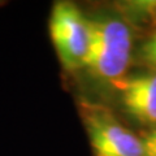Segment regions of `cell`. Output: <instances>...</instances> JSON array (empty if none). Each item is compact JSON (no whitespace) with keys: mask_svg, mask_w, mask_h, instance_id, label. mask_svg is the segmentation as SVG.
<instances>
[{"mask_svg":"<svg viewBox=\"0 0 156 156\" xmlns=\"http://www.w3.org/2000/svg\"><path fill=\"white\" fill-rule=\"evenodd\" d=\"M131 31L115 16L90 20V47L85 69L98 81L113 86L126 77L131 61Z\"/></svg>","mask_w":156,"mask_h":156,"instance_id":"1","label":"cell"},{"mask_svg":"<svg viewBox=\"0 0 156 156\" xmlns=\"http://www.w3.org/2000/svg\"><path fill=\"white\" fill-rule=\"evenodd\" d=\"M80 111L95 156H144L140 136L125 128L109 109L82 101Z\"/></svg>","mask_w":156,"mask_h":156,"instance_id":"2","label":"cell"},{"mask_svg":"<svg viewBox=\"0 0 156 156\" xmlns=\"http://www.w3.org/2000/svg\"><path fill=\"white\" fill-rule=\"evenodd\" d=\"M50 33L61 65L66 70L85 68L90 47V20L74 4L60 2L53 5Z\"/></svg>","mask_w":156,"mask_h":156,"instance_id":"3","label":"cell"},{"mask_svg":"<svg viewBox=\"0 0 156 156\" xmlns=\"http://www.w3.org/2000/svg\"><path fill=\"white\" fill-rule=\"evenodd\" d=\"M113 87L125 111L138 122L156 128V72L125 77Z\"/></svg>","mask_w":156,"mask_h":156,"instance_id":"4","label":"cell"},{"mask_svg":"<svg viewBox=\"0 0 156 156\" xmlns=\"http://www.w3.org/2000/svg\"><path fill=\"white\" fill-rule=\"evenodd\" d=\"M140 57L147 62L148 65L156 69V30L146 39V42L140 46Z\"/></svg>","mask_w":156,"mask_h":156,"instance_id":"5","label":"cell"},{"mask_svg":"<svg viewBox=\"0 0 156 156\" xmlns=\"http://www.w3.org/2000/svg\"><path fill=\"white\" fill-rule=\"evenodd\" d=\"M140 140H142L144 147L156 150V128H151L148 131H144L140 134Z\"/></svg>","mask_w":156,"mask_h":156,"instance_id":"6","label":"cell"},{"mask_svg":"<svg viewBox=\"0 0 156 156\" xmlns=\"http://www.w3.org/2000/svg\"><path fill=\"white\" fill-rule=\"evenodd\" d=\"M144 156H156V150L155 148H150V147H144Z\"/></svg>","mask_w":156,"mask_h":156,"instance_id":"7","label":"cell"}]
</instances>
